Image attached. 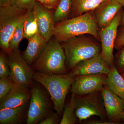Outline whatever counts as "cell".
<instances>
[{"mask_svg":"<svg viewBox=\"0 0 124 124\" xmlns=\"http://www.w3.org/2000/svg\"><path fill=\"white\" fill-rule=\"evenodd\" d=\"M99 31L93 11H91L55 23L53 36L61 43L73 37L89 34L100 42Z\"/></svg>","mask_w":124,"mask_h":124,"instance_id":"obj_1","label":"cell"},{"mask_svg":"<svg viewBox=\"0 0 124 124\" xmlns=\"http://www.w3.org/2000/svg\"><path fill=\"white\" fill-rule=\"evenodd\" d=\"M60 44L66 55V64L70 69L80 62L101 53V43L89 34L73 37Z\"/></svg>","mask_w":124,"mask_h":124,"instance_id":"obj_2","label":"cell"},{"mask_svg":"<svg viewBox=\"0 0 124 124\" xmlns=\"http://www.w3.org/2000/svg\"><path fill=\"white\" fill-rule=\"evenodd\" d=\"M75 77L70 73L57 75L37 71L34 72L33 80L42 85L48 91L54 110L60 115L63 112L65 99Z\"/></svg>","mask_w":124,"mask_h":124,"instance_id":"obj_3","label":"cell"},{"mask_svg":"<svg viewBox=\"0 0 124 124\" xmlns=\"http://www.w3.org/2000/svg\"><path fill=\"white\" fill-rule=\"evenodd\" d=\"M66 63L63 48L60 43L54 39L47 43L33 64V68L40 72L61 75L67 72Z\"/></svg>","mask_w":124,"mask_h":124,"instance_id":"obj_4","label":"cell"},{"mask_svg":"<svg viewBox=\"0 0 124 124\" xmlns=\"http://www.w3.org/2000/svg\"><path fill=\"white\" fill-rule=\"evenodd\" d=\"M28 11L16 5L0 7V45L5 53L9 50L10 40L18 24L25 18Z\"/></svg>","mask_w":124,"mask_h":124,"instance_id":"obj_5","label":"cell"},{"mask_svg":"<svg viewBox=\"0 0 124 124\" xmlns=\"http://www.w3.org/2000/svg\"><path fill=\"white\" fill-rule=\"evenodd\" d=\"M75 96V112L80 121L88 119L93 116H97L103 119L106 113L102 97L99 92Z\"/></svg>","mask_w":124,"mask_h":124,"instance_id":"obj_6","label":"cell"},{"mask_svg":"<svg viewBox=\"0 0 124 124\" xmlns=\"http://www.w3.org/2000/svg\"><path fill=\"white\" fill-rule=\"evenodd\" d=\"M124 12L122 8L108 26L99 31L102 59L110 68L114 65L113 50L120 22Z\"/></svg>","mask_w":124,"mask_h":124,"instance_id":"obj_7","label":"cell"},{"mask_svg":"<svg viewBox=\"0 0 124 124\" xmlns=\"http://www.w3.org/2000/svg\"><path fill=\"white\" fill-rule=\"evenodd\" d=\"M10 70V78L16 84L28 86L32 83L34 72L19 50L5 53Z\"/></svg>","mask_w":124,"mask_h":124,"instance_id":"obj_8","label":"cell"},{"mask_svg":"<svg viewBox=\"0 0 124 124\" xmlns=\"http://www.w3.org/2000/svg\"><path fill=\"white\" fill-rule=\"evenodd\" d=\"M107 76L97 74L77 76L72 85V93L81 95L101 91L105 85Z\"/></svg>","mask_w":124,"mask_h":124,"instance_id":"obj_9","label":"cell"},{"mask_svg":"<svg viewBox=\"0 0 124 124\" xmlns=\"http://www.w3.org/2000/svg\"><path fill=\"white\" fill-rule=\"evenodd\" d=\"M30 98L27 124H38L48 114V102L44 93L37 87L31 90Z\"/></svg>","mask_w":124,"mask_h":124,"instance_id":"obj_10","label":"cell"},{"mask_svg":"<svg viewBox=\"0 0 124 124\" xmlns=\"http://www.w3.org/2000/svg\"><path fill=\"white\" fill-rule=\"evenodd\" d=\"M106 115L110 121L121 119L124 113V100L116 95L104 85L101 91Z\"/></svg>","mask_w":124,"mask_h":124,"instance_id":"obj_11","label":"cell"},{"mask_svg":"<svg viewBox=\"0 0 124 124\" xmlns=\"http://www.w3.org/2000/svg\"><path fill=\"white\" fill-rule=\"evenodd\" d=\"M100 54L80 62L72 69L71 74L75 77L84 75L108 74L111 68L103 60Z\"/></svg>","mask_w":124,"mask_h":124,"instance_id":"obj_12","label":"cell"},{"mask_svg":"<svg viewBox=\"0 0 124 124\" xmlns=\"http://www.w3.org/2000/svg\"><path fill=\"white\" fill-rule=\"evenodd\" d=\"M33 11L37 20L39 31L48 42L53 36L55 23L52 10L46 8L39 2L36 1Z\"/></svg>","mask_w":124,"mask_h":124,"instance_id":"obj_13","label":"cell"},{"mask_svg":"<svg viewBox=\"0 0 124 124\" xmlns=\"http://www.w3.org/2000/svg\"><path fill=\"white\" fill-rule=\"evenodd\" d=\"M122 8L116 0H107L93 10L99 30L108 26Z\"/></svg>","mask_w":124,"mask_h":124,"instance_id":"obj_14","label":"cell"},{"mask_svg":"<svg viewBox=\"0 0 124 124\" xmlns=\"http://www.w3.org/2000/svg\"><path fill=\"white\" fill-rule=\"evenodd\" d=\"M27 86L15 83L8 93L1 100L0 108H13L26 103L31 96Z\"/></svg>","mask_w":124,"mask_h":124,"instance_id":"obj_15","label":"cell"},{"mask_svg":"<svg viewBox=\"0 0 124 124\" xmlns=\"http://www.w3.org/2000/svg\"><path fill=\"white\" fill-rule=\"evenodd\" d=\"M48 42L38 31L28 39L27 46L22 55L23 57L29 65L34 64Z\"/></svg>","mask_w":124,"mask_h":124,"instance_id":"obj_16","label":"cell"},{"mask_svg":"<svg viewBox=\"0 0 124 124\" xmlns=\"http://www.w3.org/2000/svg\"><path fill=\"white\" fill-rule=\"evenodd\" d=\"M105 85L124 100V78L114 65L107 74Z\"/></svg>","mask_w":124,"mask_h":124,"instance_id":"obj_17","label":"cell"},{"mask_svg":"<svg viewBox=\"0 0 124 124\" xmlns=\"http://www.w3.org/2000/svg\"><path fill=\"white\" fill-rule=\"evenodd\" d=\"M107 0H71L72 8L70 18L93 11Z\"/></svg>","mask_w":124,"mask_h":124,"instance_id":"obj_18","label":"cell"},{"mask_svg":"<svg viewBox=\"0 0 124 124\" xmlns=\"http://www.w3.org/2000/svg\"><path fill=\"white\" fill-rule=\"evenodd\" d=\"M26 104L13 108L0 109V124H17L21 119Z\"/></svg>","mask_w":124,"mask_h":124,"instance_id":"obj_19","label":"cell"},{"mask_svg":"<svg viewBox=\"0 0 124 124\" xmlns=\"http://www.w3.org/2000/svg\"><path fill=\"white\" fill-rule=\"evenodd\" d=\"M38 31L37 20L33 9L28 10L24 20V38L29 39L35 35Z\"/></svg>","mask_w":124,"mask_h":124,"instance_id":"obj_20","label":"cell"},{"mask_svg":"<svg viewBox=\"0 0 124 124\" xmlns=\"http://www.w3.org/2000/svg\"><path fill=\"white\" fill-rule=\"evenodd\" d=\"M71 8V0H61L53 13V19L55 23L69 19Z\"/></svg>","mask_w":124,"mask_h":124,"instance_id":"obj_21","label":"cell"},{"mask_svg":"<svg viewBox=\"0 0 124 124\" xmlns=\"http://www.w3.org/2000/svg\"><path fill=\"white\" fill-rule=\"evenodd\" d=\"M75 96L72 93L70 102L64 108L60 124H74L76 123L77 117L75 112Z\"/></svg>","mask_w":124,"mask_h":124,"instance_id":"obj_22","label":"cell"},{"mask_svg":"<svg viewBox=\"0 0 124 124\" xmlns=\"http://www.w3.org/2000/svg\"><path fill=\"white\" fill-rule=\"evenodd\" d=\"M24 19L18 24L9 42V50H19V46L23 38H24L23 26Z\"/></svg>","mask_w":124,"mask_h":124,"instance_id":"obj_23","label":"cell"},{"mask_svg":"<svg viewBox=\"0 0 124 124\" xmlns=\"http://www.w3.org/2000/svg\"><path fill=\"white\" fill-rule=\"evenodd\" d=\"M15 83L10 77L0 79V100H2L13 87Z\"/></svg>","mask_w":124,"mask_h":124,"instance_id":"obj_24","label":"cell"},{"mask_svg":"<svg viewBox=\"0 0 124 124\" xmlns=\"http://www.w3.org/2000/svg\"><path fill=\"white\" fill-rule=\"evenodd\" d=\"M10 72L7 63L5 53L1 51L0 54V78L9 77L10 76Z\"/></svg>","mask_w":124,"mask_h":124,"instance_id":"obj_25","label":"cell"},{"mask_svg":"<svg viewBox=\"0 0 124 124\" xmlns=\"http://www.w3.org/2000/svg\"><path fill=\"white\" fill-rule=\"evenodd\" d=\"M36 0H16V5L20 8L29 10L33 9Z\"/></svg>","mask_w":124,"mask_h":124,"instance_id":"obj_26","label":"cell"},{"mask_svg":"<svg viewBox=\"0 0 124 124\" xmlns=\"http://www.w3.org/2000/svg\"><path fill=\"white\" fill-rule=\"evenodd\" d=\"M119 28L115 45V48L117 50L124 46V27Z\"/></svg>","mask_w":124,"mask_h":124,"instance_id":"obj_27","label":"cell"},{"mask_svg":"<svg viewBox=\"0 0 124 124\" xmlns=\"http://www.w3.org/2000/svg\"><path fill=\"white\" fill-rule=\"evenodd\" d=\"M61 0H36L46 8L55 10L59 4Z\"/></svg>","mask_w":124,"mask_h":124,"instance_id":"obj_28","label":"cell"},{"mask_svg":"<svg viewBox=\"0 0 124 124\" xmlns=\"http://www.w3.org/2000/svg\"><path fill=\"white\" fill-rule=\"evenodd\" d=\"M119 50L116 57V68L119 72H121L124 71V46Z\"/></svg>","mask_w":124,"mask_h":124,"instance_id":"obj_29","label":"cell"},{"mask_svg":"<svg viewBox=\"0 0 124 124\" xmlns=\"http://www.w3.org/2000/svg\"><path fill=\"white\" fill-rule=\"evenodd\" d=\"M59 121L58 113H54L48 114L38 124H57Z\"/></svg>","mask_w":124,"mask_h":124,"instance_id":"obj_30","label":"cell"},{"mask_svg":"<svg viewBox=\"0 0 124 124\" xmlns=\"http://www.w3.org/2000/svg\"><path fill=\"white\" fill-rule=\"evenodd\" d=\"M16 5V0H0V7H5Z\"/></svg>","mask_w":124,"mask_h":124,"instance_id":"obj_31","label":"cell"},{"mask_svg":"<svg viewBox=\"0 0 124 124\" xmlns=\"http://www.w3.org/2000/svg\"><path fill=\"white\" fill-rule=\"evenodd\" d=\"M88 124H115L114 123H113V122H111L110 121V122H105V121H104V122H103V121H90L89 122H88Z\"/></svg>","mask_w":124,"mask_h":124,"instance_id":"obj_32","label":"cell"},{"mask_svg":"<svg viewBox=\"0 0 124 124\" xmlns=\"http://www.w3.org/2000/svg\"><path fill=\"white\" fill-rule=\"evenodd\" d=\"M119 27H124V12L120 22Z\"/></svg>","mask_w":124,"mask_h":124,"instance_id":"obj_33","label":"cell"},{"mask_svg":"<svg viewBox=\"0 0 124 124\" xmlns=\"http://www.w3.org/2000/svg\"><path fill=\"white\" fill-rule=\"evenodd\" d=\"M117 2L122 6V7L124 8V0H116Z\"/></svg>","mask_w":124,"mask_h":124,"instance_id":"obj_34","label":"cell"},{"mask_svg":"<svg viewBox=\"0 0 124 124\" xmlns=\"http://www.w3.org/2000/svg\"><path fill=\"white\" fill-rule=\"evenodd\" d=\"M121 119H122V120H123L124 121V113L122 116Z\"/></svg>","mask_w":124,"mask_h":124,"instance_id":"obj_35","label":"cell"},{"mask_svg":"<svg viewBox=\"0 0 124 124\" xmlns=\"http://www.w3.org/2000/svg\"><path fill=\"white\" fill-rule=\"evenodd\" d=\"M122 72H124V73H123V74H122V75H122V76H123L124 78V71Z\"/></svg>","mask_w":124,"mask_h":124,"instance_id":"obj_36","label":"cell"}]
</instances>
